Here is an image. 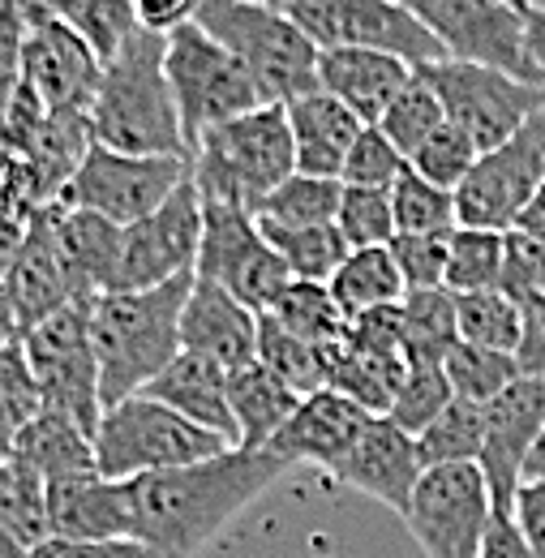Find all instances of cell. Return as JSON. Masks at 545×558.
Listing matches in <instances>:
<instances>
[{
	"mask_svg": "<svg viewBox=\"0 0 545 558\" xmlns=\"http://www.w3.org/2000/svg\"><path fill=\"white\" fill-rule=\"evenodd\" d=\"M511 232H520V236H529V241H537L545 250V185L529 198V207L520 210V219H516V228Z\"/></svg>",
	"mask_w": 545,
	"mask_h": 558,
	"instance_id": "obj_57",
	"label": "cell"
},
{
	"mask_svg": "<svg viewBox=\"0 0 545 558\" xmlns=\"http://www.w3.org/2000/svg\"><path fill=\"white\" fill-rule=\"evenodd\" d=\"M456 314H460V340L464 344H477V349H494V352H520L524 310L502 288L456 296Z\"/></svg>",
	"mask_w": 545,
	"mask_h": 558,
	"instance_id": "obj_38",
	"label": "cell"
},
{
	"mask_svg": "<svg viewBox=\"0 0 545 558\" xmlns=\"http://www.w3.org/2000/svg\"><path fill=\"white\" fill-rule=\"evenodd\" d=\"M26 31L31 17L17 0L0 4V82H13L22 73V48H26Z\"/></svg>",
	"mask_w": 545,
	"mask_h": 558,
	"instance_id": "obj_53",
	"label": "cell"
},
{
	"mask_svg": "<svg viewBox=\"0 0 545 558\" xmlns=\"http://www.w3.org/2000/svg\"><path fill=\"white\" fill-rule=\"evenodd\" d=\"M223 451H232V442H223L219 434L185 421L142 391L104 409V421L95 429V469L112 482H134L146 473L203 464Z\"/></svg>",
	"mask_w": 545,
	"mask_h": 558,
	"instance_id": "obj_6",
	"label": "cell"
},
{
	"mask_svg": "<svg viewBox=\"0 0 545 558\" xmlns=\"http://www.w3.org/2000/svg\"><path fill=\"white\" fill-rule=\"evenodd\" d=\"M529 57H533V65L545 77V9L529 13Z\"/></svg>",
	"mask_w": 545,
	"mask_h": 558,
	"instance_id": "obj_58",
	"label": "cell"
},
{
	"mask_svg": "<svg viewBox=\"0 0 545 558\" xmlns=\"http://www.w3.org/2000/svg\"><path fill=\"white\" fill-rule=\"evenodd\" d=\"M545 185V112H537L516 138L485 150L469 181L456 190V210L464 228L511 232L520 210Z\"/></svg>",
	"mask_w": 545,
	"mask_h": 558,
	"instance_id": "obj_15",
	"label": "cell"
},
{
	"mask_svg": "<svg viewBox=\"0 0 545 558\" xmlns=\"http://www.w3.org/2000/svg\"><path fill=\"white\" fill-rule=\"evenodd\" d=\"M481 558H537V555L529 550L516 515L511 511H494L489 533H485V546H481Z\"/></svg>",
	"mask_w": 545,
	"mask_h": 558,
	"instance_id": "obj_56",
	"label": "cell"
},
{
	"mask_svg": "<svg viewBox=\"0 0 545 558\" xmlns=\"http://www.w3.org/2000/svg\"><path fill=\"white\" fill-rule=\"evenodd\" d=\"M22 349L39 378L44 409L95 434L104 421V391H99V361L90 340V301H69L65 310L31 327L22 336Z\"/></svg>",
	"mask_w": 545,
	"mask_h": 558,
	"instance_id": "obj_8",
	"label": "cell"
},
{
	"mask_svg": "<svg viewBox=\"0 0 545 558\" xmlns=\"http://www.w3.org/2000/svg\"><path fill=\"white\" fill-rule=\"evenodd\" d=\"M44 413V391H39V378L26 361V349H22V336L0 344V421L17 434L22 425Z\"/></svg>",
	"mask_w": 545,
	"mask_h": 558,
	"instance_id": "obj_49",
	"label": "cell"
},
{
	"mask_svg": "<svg viewBox=\"0 0 545 558\" xmlns=\"http://www.w3.org/2000/svg\"><path fill=\"white\" fill-rule=\"evenodd\" d=\"M451 400H456V391H451L443 365H434V361H409V374H404V383H400L387 417L396 421L400 429H409L412 438H421L434 421L447 413Z\"/></svg>",
	"mask_w": 545,
	"mask_h": 558,
	"instance_id": "obj_43",
	"label": "cell"
},
{
	"mask_svg": "<svg viewBox=\"0 0 545 558\" xmlns=\"http://www.w3.org/2000/svg\"><path fill=\"white\" fill-rule=\"evenodd\" d=\"M477 159H481V150L473 146V138H469L460 125L447 121L438 134H429V138L412 150L409 168L416 177H425V181H434V185H443V190L456 194V190L469 181V172H473Z\"/></svg>",
	"mask_w": 545,
	"mask_h": 558,
	"instance_id": "obj_47",
	"label": "cell"
},
{
	"mask_svg": "<svg viewBox=\"0 0 545 558\" xmlns=\"http://www.w3.org/2000/svg\"><path fill=\"white\" fill-rule=\"evenodd\" d=\"M99 77H104L99 52L69 22L61 17L31 22L17 82L31 86L48 112H90Z\"/></svg>",
	"mask_w": 545,
	"mask_h": 558,
	"instance_id": "obj_18",
	"label": "cell"
},
{
	"mask_svg": "<svg viewBox=\"0 0 545 558\" xmlns=\"http://www.w3.org/2000/svg\"><path fill=\"white\" fill-rule=\"evenodd\" d=\"M283 13L323 52L327 48H374V52L400 57L412 70H429L447 61L443 44L400 0H288Z\"/></svg>",
	"mask_w": 545,
	"mask_h": 558,
	"instance_id": "obj_10",
	"label": "cell"
},
{
	"mask_svg": "<svg viewBox=\"0 0 545 558\" xmlns=\"http://www.w3.org/2000/svg\"><path fill=\"white\" fill-rule=\"evenodd\" d=\"M340 198H343V181H336V177L292 172L254 215L263 223H279V228H318V223H336Z\"/></svg>",
	"mask_w": 545,
	"mask_h": 558,
	"instance_id": "obj_37",
	"label": "cell"
},
{
	"mask_svg": "<svg viewBox=\"0 0 545 558\" xmlns=\"http://www.w3.org/2000/svg\"><path fill=\"white\" fill-rule=\"evenodd\" d=\"M194 276H181L142 292H104L90 301V340L99 361L104 409L146 391L168 361L181 356V310Z\"/></svg>",
	"mask_w": 545,
	"mask_h": 558,
	"instance_id": "obj_3",
	"label": "cell"
},
{
	"mask_svg": "<svg viewBox=\"0 0 545 558\" xmlns=\"http://www.w3.org/2000/svg\"><path fill=\"white\" fill-rule=\"evenodd\" d=\"M524 482H545V434L537 438V447H533V456H529V473H524Z\"/></svg>",
	"mask_w": 545,
	"mask_h": 558,
	"instance_id": "obj_60",
	"label": "cell"
},
{
	"mask_svg": "<svg viewBox=\"0 0 545 558\" xmlns=\"http://www.w3.org/2000/svg\"><path fill=\"white\" fill-rule=\"evenodd\" d=\"M327 288L340 301L348 323L361 318V314H374V310H391V305H400L409 296V283H404V271H400L391 245L352 250Z\"/></svg>",
	"mask_w": 545,
	"mask_h": 558,
	"instance_id": "obj_31",
	"label": "cell"
},
{
	"mask_svg": "<svg viewBox=\"0 0 545 558\" xmlns=\"http://www.w3.org/2000/svg\"><path fill=\"white\" fill-rule=\"evenodd\" d=\"M511 515H516L529 550L545 558V482H524L516 502H511Z\"/></svg>",
	"mask_w": 545,
	"mask_h": 558,
	"instance_id": "obj_54",
	"label": "cell"
},
{
	"mask_svg": "<svg viewBox=\"0 0 545 558\" xmlns=\"http://www.w3.org/2000/svg\"><path fill=\"white\" fill-rule=\"evenodd\" d=\"M198 9H203V0H134L137 26L150 31V35H164V39L172 31L198 22Z\"/></svg>",
	"mask_w": 545,
	"mask_h": 558,
	"instance_id": "obj_52",
	"label": "cell"
},
{
	"mask_svg": "<svg viewBox=\"0 0 545 558\" xmlns=\"http://www.w3.org/2000/svg\"><path fill=\"white\" fill-rule=\"evenodd\" d=\"M288 469L292 464H283L275 451L232 447L203 464L134 477V542L155 558H194Z\"/></svg>",
	"mask_w": 545,
	"mask_h": 558,
	"instance_id": "obj_1",
	"label": "cell"
},
{
	"mask_svg": "<svg viewBox=\"0 0 545 558\" xmlns=\"http://www.w3.org/2000/svg\"><path fill=\"white\" fill-rule=\"evenodd\" d=\"M507 4H511V9H520L524 17H529V13H537V9H545V0H507Z\"/></svg>",
	"mask_w": 545,
	"mask_h": 558,
	"instance_id": "obj_61",
	"label": "cell"
},
{
	"mask_svg": "<svg viewBox=\"0 0 545 558\" xmlns=\"http://www.w3.org/2000/svg\"><path fill=\"white\" fill-rule=\"evenodd\" d=\"M194 276L219 283L254 314H271L292 283L288 263L258 228V215L223 203H203V245Z\"/></svg>",
	"mask_w": 545,
	"mask_h": 558,
	"instance_id": "obj_11",
	"label": "cell"
},
{
	"mask_svg": "<svg viewBox=\"0 0 545 558\" xmlns=\"http://www.w3.org/2000/svg\"><path fill=\"white\" fill-rule=\"evenodd\" d=\"M288 125H292V142H296V172L336 177V181H340L352 142L365 130V121L336 95H327L323 86L288 104Z\"/></svg>",
	"mask_w": 545,
	"mask_h": 558,
	"instance_id": "obj_27",
	"label": "cell"
},
{
	"mask_svg": "<svg viewBox=\"0 0 545 558\" xmlns=\"http://www.w3.org/2000/svg\"><path fill=\"white\" fill-rule=\"evenodd\" d=\"M90 146H95V138H90L86 112H48L44 130L22 150V159L31 168V181H35V194H39L44 207L61 203V194L77 177V168H82Z\"/></svg>",
	"mask_w": 545,
	"mask_h": 558,
	"instance_id": "obj_29",
	"label": "cell"
},
{
	"mask_svg": "<svg viewBox=\"0 0 545 558\" xmlns=\"http://www.w3.org/2000/svg\"><path fill=\"white\" fill-rule=\"evenodd\" d=\"M412 17L443 44L447 61H469L545 82L529 57V17L507 0H400Z\"/></svg>",
	"mask_w": 545,
	"mask_h": 558,
	"instance_id": "obj_12",
	"label": "cell"
},
{
	"mask_svg": "<svg viewBox=\"0 0 545 558\" xmlns=\"http://www.w3.org/2000/svg\"><path fill=\"white\" fill-rule=\"evenodd\" d=\"M400 520L409 524L412 542L425 558H481L494 520L485 473L477 464L425 469Z\"/></svg>",
	"mask_w": 545,
	"mask_h": 558,
	"instance_id": "obj_13",
	"label": "cell"
},
{
	"mask_svg": "<svg viewBox=\"0 0 545 558\" xmlns=\"http://www.w3.org/2000/svg\"><path fill=\"white\" fill-rule=\"evenodd\" d=\"M263 236L275 245V254L288 263L292 279H310V283H331L343 258L352 254V245L343 241L340 223H318V228H279V223H263Z\"/></svg>",
	"mask_w": 545,
	"mask_h": 558,
	"instance_id": "obj_34",
	"label": "cell"
},
{
	"mask_svg": "<svg viewBox=\"0 0 545 558\" xmlns=\"http://www.w3.org/2000/svg\"><path fill=\"white\" fill-rule=\"evenodd\" d=\"M391 207H396L400 236H447L460 228L456 194L416 177L412 168H404V177L391 185Z\"/></svg>",
	"mask_w": 545,
	"mask_h": 558,
	"instance_id": "obj_42",
	"label": "cell"
},
{
	"mask_svg": "<svg viewBox=\"0 0 545 558\" xmlns=\"http://www.w3.org/2000/svg\"><path fill=\"white\" fill-rule=\"evenodd\" d=\"M412 65L374 48H327L318 61V86L348 104L365 125H378L391 99L412 82Z\"/></svg>",
	"mask_w": 545,
	"mask_h": 558,
	"instance_id": "obj_24",
	"label": "cell"
},
{
	"mask_svg": "<svg viewBox=\"0 0 545 558\" xmlns=\"http://www.w3.org/2000/svg\"><path fill=\"white\" fill-rule=\"evenodd\" d=\"M416 73L443 99L447 121L460 125L481 155L516 138L537 112H545V82H524L516 73L469 65V61H438Z\"/></svg>",
	"mask_w": 545,
	"mask_h": 558,
	"instance_id": "obj_9",
	"label": "cell"
},
{
	"mask_svg": "<svg viewBox=\"0 0 545 558\" xmlns=\"http://www.w3.org/2000/svg\"><path fill=\"white\" fill-rule=\"evenodd\" d=\"M228 400H232V417H237V442L245 451H267L275 434L288 425V417L301 404V396L263 361H250L228 374Z\"/></svg>",
	"mask_w": 545,
	"mask_h": 558,
	"instance_id": "obj_28",
	"label": "cell"
},
{
	"mask_svg": "<svg viewBox=\"0 0 545 558\" xmlns=\"http://www.w3.org/2000/svg\"><path fill=\"white\" fill-rule=\"evenodd\" d=\"M203 203L258 210L296 172V142L283 104H263L237 121L206 130L190 150Z\"/></svg>",
	"mask_w": 545,
	"mask_h": 558,
	"instance_id": "obj_4",
	"label": "cell"
},
{
	"mask_svg": "<svg viewBox=\"0 0 545 558\" xmlns=\"http://www.w3.org/2000/svg\"><path fill=\"white\" fill-rule=\"evenodd\" d=\"M421 473H425V464H421L416 438H412L409 429H400L387 413L370 417L365 434L356 438V447L331 469V477L340 486L391 507L396 515L409 511V498L416 482H421Z\"/></svg>",
	"mask_w": 545,
	"mask_h": 558,
	"instance_id": "obj_20",
	"label": "cell"
},
{
	"mask_svg": "<svg viewBox=\"0 0 545 558\" xmlns=\"http://www.w3.org/2000/svg\"><path fill=\"white\" fill-rule=\"evenodd\" d=\"M502 263H507V232L460 223L451 232V245H447V288L456 296L489 292L502 283Z\"/></svg>",
	"mask_w": 545,
	"mask_h": 558,
	"instance_id": "obj_39",
	"label": "cell"
},
{
	"mask_svg": "<svg viewBox=\"0 0 545 558\" xmlns=\"http://www.w3.org/2000/svg\"><path fill=\"white\" fill-rule=\"evenodd\" d=\"M271 318L279 327H288L292 336L318 344V349H336L348 336V314L331 296V288L327 283H310V279H292L288 283V292L275 301Z\"/></svg>",
	"mask_w": 545,
	"mask_h": 558,
	"instance_id": "obj_36",
	"label": "cell"
},
{
	"mask_svg": "<svg viewBox=\"0 0 545 558\" xmlns=\"http://www.w3.org/2000/svg\"><path fill=\"white\" fill-rule=\"evenodd\" d=\"M31 558H155L142 542H69V537H48L39 542Z\"/></svg>",
	"mask_w": 545,
	"mask_h": 558,
	"instance_id": "obj_51",
	"label": "cell"
},
{
	"mask_svg": "<svg viewBox=\"0 0 545 558\" xmlns=\"http://www.w3.org/2000/svg\"><path fill=\"white\" fill-rule=\"evenodd\" d=\"M404 168H409L404 150L387 138L378 125H365L361 138L352 142L348 159H343L340 181L343 185H365V190H391L404 177Z\"/></svg>",
	"mask_w": 545,
	"mask_h": 558,
	"instance_id": "obj_48",
	"label": "cell"
},
{
	"mask_svg": "<svg viewBox=\"0 0 545 558\" xmlns=\"http://www.w3.org/2000/svg\"><path fill=\"white\" fill-rule=\"evenodd\" d=\"M13 456H17L22 464H31L44 482L99 473V469H95V434H86L82 425H73V421L61 417V413H48V409L31 421V425L17 429Z\"/></svg>",
	"mask_w": 545,
	"mask_h": 558,
	"instance_id": "obj_30",
	"label": "cell"
},
{
	"mask_svg": "<svg viewBox=\"0 0 545 558\" xmlns=\"http://www.w3.org/2000/svg\"><path fill=\"white\" fill-rule=\"evenodd\" d=\"M374 413H365L356 400H348L336 387H323L314 396H305L296 404V413L288 425L275 434L267 451H275L283 464H318V469H336L343 456L356 447V438L365 434Z\"/></svg>",
	"mask_w": 545,
	"mask_h": 558,
	"instance_id": "obj_22",
	"label": "cell"
},
{
	"mask_svg": "<svg viewBox=\"0 0 545 558\" xmlns=\"http://www.w3.org/2000/svg\"><path fill=\"white\" fill-rule=\"evenodd\" d=\"M447 369V383L456 391V400H469V404H494L516 378H520V361L516 352H494V349H477V344H456L443 361Z\"/></svg>",
	"mask_w": 545,
	"mask_h": 558,
	"instance_id": "obj_40",
	"label": "cell"
},
{
	"mask_svg": "<svg viewBox=\"0 0 545 558\" xmlns=\"http://www.w3.org/2000/svg\"><path fill=\"white\" fill-rule=\"evenodd\" d=\"M90 138L125 155H177L190 159L181 108L168 82V39L137 26L112 61H104L90 99Z\"/></svg>",
	"mask_w": 545,
	"mask_h": 558,
	"instance_id": "obj_2",
	"label": "cell"
},
{
	"mask_svg": "<svg viewBox=\"0 0 545 558\" xmlns=\"http://www.w3.org/2000/svg\"><path fill=\"white\" fill-rule=\"evenodd\" d=\"M481 447H485V409L469 404V400H451L447 413L416 438V451H421L425 469L477 464Z\"/></svg>",
	"mask_w": 545,
	"mask_h": 558,
	"instance_id": "obj_41",
	"label": "cell"
},
{
	"mask_svg": "<svg viewBox=\"0 0 545 558\" xmlns=\"http://www.w3.org/2000/svg\"><path fill=\"white\" fill-rule=\"evenodd\" d=\"M48 524L69 542H134V486L104 473L48 482Z\"/></svg>",
	"mask_w": 545,
	"mask_h": 558,
	"instance_id": "obj_21",
	"label": "cell"
},
{
	"mask_svg": "<svg viewBox=\"0 0 545 558\" xmlns=\"http://www.w3.org/2000/svg\"><path fill=\"white\" fill-rule=\"evenodd\" d=\"M545 434V383L520 374L494 404H485V447L477 469L494 498V511H511L524 486L529 456Z\"/></svg>",
	"mask_w": 545,
	"mask_h": 558,
	"instance_id": "obj_17",
	"label": "cell"
},
{
	"mask_svg": "<svg viewBox=\"0 0 545 558\" xmlns=\"http://www.w3.org/2000/svg\"><path fill=\"white\" fill-rule=\"evenodd\" d=\"M327 352L331 349H318V344L292 336L288 327H279L271 314L258 318V361L271 374H279L301 400L314 396V391H323V387H331V361H327Z\"/></svg>",
	"mask_w": 545,
	"mask_h": 558,
	"instance_id": "obj_35",
	"label": "cell"
},
{
	"mask_svg": "<svg viewBox=\"0 0 545 558\" xmlns=\"http://www.w3.org/2000/svg\"><path fill=\"white\" fill-rule=\"evenodd\" d=\"M340 223L343 241L352 250H374V245H391L400 236L396 228V207H391V190H365V185H343L340 198Z\"/></svg>",
	"mask_w": 545,
	"mask_h": 558,
	"instance_id": "obj_46",
	"label": "cell"
},
{
	"mask_svg": "<svg viewBox=\"0 0 545 558\" xmlns=\"http://www.w3.org/2000/svg\"><path fill=\"white\" fill-rule=\"evenodd\" d=\"M0 292L13 310L17 336H26L31 327H39L44 318H52L57 310H65L69 301H77L73 279L61 258V241H57V210L44 207L22 232L4 276H0Z\"/></svg>",
	"mask_w": 545,
	"mask_h": 558,
	"instance_id": "obj_19",
	"label": "cell"
},
{
	"mask_svg": "<svg viewBox=\"0 0 545 558\" xmlns=\"http://www.w3.org/2000/svg\"><path fill=\"white\" fill-rule=\"evenodd\" d=\"M447 245H451V232L447 236H396L391 254L404 271V283L409 288H447Z\"/></svg>",
	"mask_w": 545,
	"mask_h": 558,
	"instance_id": "obj_50",
	"label": "cell"
},
{
	"mask_svg": "<svg viewBox=\"0 0 545 558\" xmlns=\"http://www.w3.org/2000/svg\"><path fill=\"white\" fill-rule=\"evenodd\" d=\"M0 533L22 542L26 550H35L39 542L52 537V524H48V482L31 464H22L17 456L0 460Z\"/></svg>",
	"mask_w": 545,
	"mask_h": 558,
	"instance_id": "obj_33",
	"label": "cell"
},
{
	"mask_svg": "<svg viewBox=\"0 0 545 558\" xmlns=\"http://www.w3.org/2000/svg\"><path fill=\"white\" fill-rule=\"evenodd\" d=\"M524 340H520V374L545 383V301H524Z\"/></svg>",
	"mask_w": 545,
	"mask_h": 558,
	"instance_id": "obj_55",
	"label": "cell"
},
{
	"mask_svg": "<svg viewBox=\"0 0 545 558\" xmlns=\"http://www.w3.org/2000/svg\"><path fill=\"white\" fill-rule=\"evenodd\" d=\"M198 245H203V194L190 172L164 207L125 228L112 292H142V288H159V283H172L181 276H194Z\"/></svg>",
	"mask_w": 545,
	"mask_h": 558,
	"instance_id": "obj_16",
	"label": "cell"
},
{
	"mask_svg": "<svg viewBox=\"0 0 545 558\" xmlns=\"http://www.w3.org/2000/svg\"><path fill=\"white\" fill-rule=\"evenodd\" d=\"M190 177V159L177 155H125L112 146H90L77 177L69 181L61 194L65 207L95 210L121 228H130L137 219H146L150 210H159L177 185Z\"/></svg>",
	"mask_w": 545,
	"mask_h": 558,
	"instance_id": "obj_14",
	"label": "cell"
},
{
	"mask_svg": "<svg viewBox=\"0 0 545 558\" xmlns=\"http://www.w3.org/2000/svg\"><path fill=\"white\" fill-rule=\"evenodd\" d=\"M258 318L263 314L241 305L219 283L194 276L190 301L181 310V352L206 356L232 374V369L258 361Z\"/></svg>",
	"mask_w": 545,
	"mask_h": 558,
	"instance_id": "obj_23",
	"label": "cell"
},
{
	"mask_svg": "<svg viewBox=\"0 0 545 558\" xmlns=\"http://www.w3.org/2000/svg\"><path fill=\"white\" fill-rule=\"evenodd\" d=\"M57 17L99 52V61H112L137 31L134 0H57Z\"/></svg>",
	"mask_w": 545,
	"mask_h": 558,
	"instance_id": "obj_44",
	"label": "cell"
},
{
	"mask_svg": "<svg viewBox=\"0 0 545 558\" xmlns=\"http://www.w3.org/2000/svg\"><path fill=\"white\" fill-rule=\"evenodd\" d=\"M168 82L181 108V130L190 150L206 130L267 104L250 70L215 35H206L198 22L168 35Z\"/></svg>",
	"mask_w": 545,
	"mask_h": 558,
	"instance_id": "obj_7",
	"label": "cell"
},
{
	"mask_svg": "<svg viewBox=\"0 0 545 558\" xmlns=\"http://www.w3.org/2000/svg\"><path fill=\"white\" fill-rule=\"evenodd\" d=\"M400 331L409 361H434L443 365L447 352L460 344V314L451 288H409L400 301Z\"/></svg>",
	"mask_w": 545,
	"mask_h": 558,
	"instance_id": "obj_32",
	"label": "cell"
},
{
	"mask_svg": "<svg viewBox=\"0 0 545 558\" xmlns=\"http://www.w3.org/2000/svg\"><path fill=\"white\" fill-rule=\"evenodd\" d=\"M443 125H447L443 99L434 95V86H429L421 73H412V82L391 99V108H387L383 121H378V130L404 150V159H409L412 150L429 138V134H438Z\"/></svg>",
	"mask_w": 545,
	"mask_h": 558,
	"instance_id": "obj_45",
	"label": "cell"
},
{
	"mask_svg": "<svg viewBox=\"0 0 545 558\" xmlns=\"http://www.w3.org/2000/svg\"><path fill=\"white\" fill-rule=\"evenodd\" d=\"M0 4H4V0H0Z\"/></svg>",
	"mask_w": 545,
	"mask_h": 558,
	"instance_id": "obj_63",
	"label": "cell"
},
{
	"mask_svg": "<svg viewBox=\"0 0 545 558\" xmlns=\"http://www.w3.org/2000/svg\"><path fill=\"white\" fill-rule=\"evenodd\" d=\"M198 26L215 35L258 82L267 104H292L318 90L323 48L275 4L263 0H203Z\"/></svg>",
	"mask_w": 545,
	"mask_h": 558,
	"instance_id": "obj_5",
	"label": "cell"
},
{
	"mask_svg": "<svg viewBox=\"0 0 545 558\" xmlns=\"http://www.w3.org/2000/svg\"><path fill=\"white\" fill-rule=\"evenodd\" d=\"M263 4H275V9H288V0H263Z\"/></svg>",
	"mask_w": 545,
	"mask_h": 558,
	"instance_id": "obj_62",
	"label": "cell"
},
{
	"mask_svg": "<svg viewBox=\"0 0 545 558\" xmlns=\"http://www.w3.org/2000/svg\"><path fill=\"white\" fill-rule=\"evenodd\" d=\"M13 90H17V77H13V82H0V150L9 146V108H13Z\"/></svg>",
	"mask_w": 545,
	"mask_h": 558,
	"instance_id": "obj_59",
	"label": "cell"
},
{
	"mask_svg": "<svg viewBox=\"0 0 545 558\" xmlns=\"http://www.w3.org/2000/svg\"><path fill=\"white\" fill-rule=\"evenodd\" d=\"M52 210H57L61 258H65L77 301H95V296L112 292L117 288V267H121L125 228L95 215V210L65 207V203H52Z\"/></svg>",
	"mask_w": 545,
	"mask_h": 558,
	"instance_id": "obj_26",
	"label": "cell"
},
{
	"mask_svg": "<svg viewBox=\"0 0 545 558\" xmlns=\"http://www.w3.org/2000/svg\"><path fill=\"white\" fill-rule=\"evenodd\" d=\"M150 400L168 404L172 413H181L185 421L203 425L210 434H219L223 442L241 447L237 442V417H232V400H228V369L206 361V356H194V352H181L177 361H168L164 374H155L146 383Z\"/></svg>",
	"mask_w": 545,
	"mask_h": 558,
	"instance_id": "obj_25",
	"label": "cell"
}]
</instances>
